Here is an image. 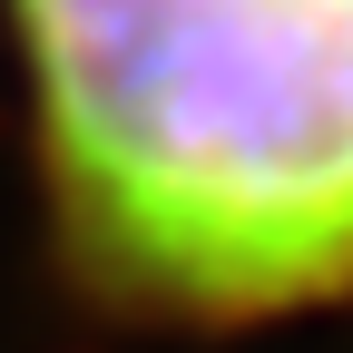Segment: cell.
I'll use <instances>...</instances> for the list:
<instances>
[{"mask_svg": "<svg viewBox=\"0 0 353 353\" xmlns=\"http://www.w3.org/2000/svg\"><path fill=\"white\" fill-rule=\"evenodd\" d=\"M79 255L167 314L353 294V0H10Z\"/></svg>", "mask_w": 353, "mask_h": 353, "instance_id": "obj_1", "label": "cell"}]
</instances>
